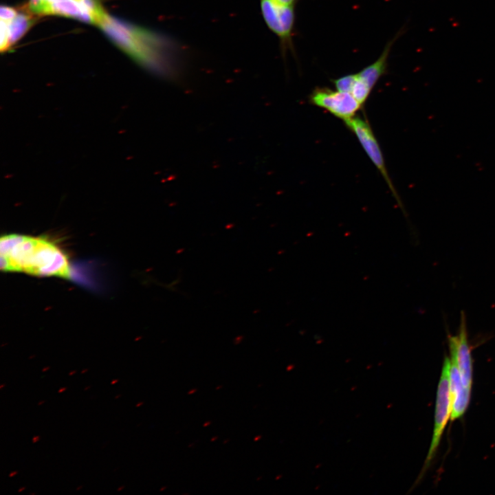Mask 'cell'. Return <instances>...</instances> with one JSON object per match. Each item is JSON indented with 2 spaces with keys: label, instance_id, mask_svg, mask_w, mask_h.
<instances>
[{
  "label": "cell",
  "instance_id": "cell-22",
  "mask_svg": "<svg viewBox=\"0 0 495 495\" xmlns=\"http://www.w3.org/2000/svg\"><path fill=\"white\" fill-rule=\"evenodd\" d=\"M89 368H85L81 371V373H85V372L88 371Z\"/></svg>",
  "mask_w": 495,
  "mask_h": 495
},
{
  "label": "cell",
  "instance_id": "cell-32",
  "mask_svg": "<svg viewBox=\"0 0 495 495\" xmlns=\"http://www.w3.org/2000/svg\"><path fill=\"white\" fill-rule=\"evenodd\" d=\"M30 494H31V495H34L35 493H34V492H31V493H30Z\"/></svg>",
  "mask_w": 495,
  "mask_h": 495
},
{
  "label": "cell",
  "instance_id": "cell-28",
  "mask_svg": "<svg viewBox=\"0 0 495 495\" xmlns=\"http://www.w3.org/2000/svg\"><path fill=\"white\" fill-rule=\"evenodd\" d=\"M89 388H90V386H87V387H85V388H84V390H87L89 389Z\"/></svg>",
  "mask_w": 495,
  "mask_h": 495
},
{
  "label": "cell",
  "instance_id": "cell-15",
  "mask_svg": "<svg viewBox=\"0 0 495 495\" xmlns=\"http://www.w3.org/2000/svg\"><path fill=\"white\" fill-rule=\"evenodd\" d=\"M17 473H18L17 471L12 472L10 473L9 477H12V476H14V475H16Z\"/></svg>",
  "mask_w": 495,
  "mask_h": 495
},
{
  "label": "cell",
  "instance_id": "cell-8",
  "mask_svg": "<svg viewBox=\"0 0 495 495\" xmlns=\"http://www.w3.org/2000/svg\"><path fill=\"white\" fill-rule=\"evenodd\" d=\"M33 13L30 11L18 12L10 21L1 20V52L9 50L15 44L32 25Z\"/></svg>",
  "mask_w": 495,
  "mask_h": 495
},
{
  "label": "cell",
  "instance_id": "cell-25",
  "mask_svg": "<svg viewBox=\"0 0 495 495\" xmlns=\"http://www.w3.org/2000/svg\"><path fill=\"white\" fill-rule=\"evenodd\" d=\"M45 402V401H41L40 402L38 403V405L40 406V405H41L42 404H44Z\"/></svg>",
  "mask_w": 495,
  "mask_h": 495
},
{
  "label": "cell",
  "instance_id": "cell-29",
  "mask_svg": "<svg viewBox=\"0 0 495 495\" xmlns=\"http://www.w3.org/2000/svg\"><path fill=\"white\" fill-rule=\"evenodd\" d=\"M5 385H6L5 384H2L0 386V388H2Z\"/></svg>",
  "mask_w": 495,
  "mask_h": 495
},
{
  "label": "cell",
  "instance_id": "cell-26",
  "mask_svg": "<svg viewBox=\"0 0 495 495\" xmlns=\"http://www.w3.org/2000/svg\"><path fill=\"white\" fill-rule=\"evenodd\" d=\"M107 443H109V441H107L105 443L103 444L102 448H104Z\"/></svg>",
  "mask_w": 495,
  "mask_h": 495
},
{
  "label": "cell",
  "instance_id": "cell-20",
  "mask_svg": "<svg viewBox=\"0 0 495 495\" xmlns=\"http://www.w3.org/2000/svg\"><path fill=\"white\" fill-rule=\"evenodd\" d=\"M50 366L45 367V368H43L42 369V371H43V372H45V371H47V370L50 369Z\"/></svg>",
  "mask_w": 495,
  "mask_h": 495
},
{
  "label": "cell",
  "instance_id": "cell-9",
  "mask_svg": "<svg viewBox=\"0 0 495 495\" xmlns=\"http://www.w3.org/2000/svg\"><path fill=\"white\" fill-rule=\"evenodd\" d=\"M397 36L393 38L386 45L380 56L372 64L364 68L358 74V76L372 89L380 78L386 72L387 60L391 47Z\"/></svg>",
  "mask_w": 495,
  "mask_h": 495
},
{
  "label": "cell",
  "instance_id": "cell-11",
  "mask_svg": "<svg viewBox=\"0 0 495 495\" xmlns=\"http://www.w3.org/2000/svg\"><path fill=\"white\" fill-rule=\"evenodd\" d=\"M356 78L357 74L346 75L334 80L333 84L337 90L351 93Z\"/></svg>",
  "mask_w": 495,
  "mask_h": 495
},
{
  "label": "cell",
  "instance_id": "cell-16",
  "mask_svg": "<svg viewBox=\"0 0 495 495\" xmlns=\"http://www.w3.org/2000/svg\"><path fill=\"white\" fill-rule=\"evenodd\" d=\"M66 390H67V387H62L61 388H60V389L58 390V392L60 393L64 392V391Z\"/></svg>",
  "mask_w": 495,
  "mask_h": 495
},
{
  "label": "cell",
  "instance_id": "cell-13",
  "mask_svg": "<svg viewBox=\"0 0 495 495\" xmlns=\"http://www.w3.org/2000/svg\"><path fill=\"white\" fill-rule=\"evenodd\" d=\"M283 4L294 6L299 0H275Z\"/></svg>",
  "mask_w": 495,
  "mask_h": 495
},
{
  "label": "cell",
  "instance_id": "cell-14",
  "mask_svg": "<svg viewBox=\"0 0 495 495\" xmlns=\"http://www.w3.org/2000/svg\"><path fill=\"white\" fill-rule=\"evenodd\" d=\"M39 439H40V436H38V435H35V436H34V437L32 438V442H33L34 443H36L37 441H39Z\"/></svg>",
  "mask_w": 495,
  "mask_h": 495
},
{
  "label": "cell",
  "instance_id": "cell-24",
  "mask_svg": "<svg viewBox=\"0 0 495 495\" xmlns=\"http://www.w3.org/2000/svg\"><path fill=\"white\" fill-rule=\"evenodd\" d=\"M82 487H83L82 485H80V486H79L78 487H77V488L76 489V491H78V490H80L81 488H82Z\"/></svg>",
  "mask_w": 495,
  "mask_h": 495
},
{
  "label": "cell",
  "instance_id": "cell-4",
  "mask_svg": "<svg viewBox=\"0 0 495 495\" xmlns=\"http://www.w3.org/2000/svg\"><path fill=\"white\" fill-rule=\"evenodd\" d=\"M260 10L267 28L279 38L282 49L291 47L295 21L294 6L275 0H260Z\"/></svg>",
  "mask_w": 495,
  "mask_h": 495
},
{
  "label": "cell",
  "instance_id": "cell-1",
  "mask_svg": "<svg viewBox=\"0 0 495 495\" xmlns=\"http://www.w3.org/2000/svg\"><path fill=\"white\" fill-rule=\"evenodd\" d=\"M98 27L113 43L144 69L170 80L179 78L181 50L173 39L107 13Z\"/></svg>",
  "mask_w": 495,
  "mask_h": 495
},
{
  "label": "cell",
  "instance_id": "cell-18",
  "mask_svg": "<svg viewBox=\"0 0 495 495\" xmlns=\"http://www.w3.org/2000/svg\"><path fill=\"white\" fill-rule=\"evenodd\" d=\"M124 488V485H122L118 488L117 492L122 491Z\"/></svg>",
  "mask_w": 495,
  "mask_h": 495
},
{
  "label": "cell",
  "instance_id": "cell-3",
  "mask_svg": "<svg viewBox=\"0 0 495 495\" xmlns=\"http://www.w3.org/2000/svg\"><path fill=\"white\" fill-rule=\"evenodd\" d=\"M450 358L445 357L437 391L433 435L428 453L419 478L424 475L434 457L446 426L451 415L449 385Z\"/></svg>",
  "mask_w": 495,
  "mask_h": 495
},
{
  "label": "cell",
  "instance_id": "cell-23",
  "mask_svg": "<svg viewBox=\"0 0 495 495\" xmlns=\"http://www.w3.org/2000/svg\"><path fill=\"white\" fill-rule=\"evenodd\" d=\"M144 404V402H140V403H138V404H136V407H139L140 405H142V404Z\"/></svg>",
  "mask_w": 495,
  "mask_h": 495
},
{
  "label": "cell",
  "instance_id": "cell-10",
  "mask_svg": "<svg viewBox=\"0 0 495 495\" xmlns=\"http://www.w3.org/2000/svg\"><path fill=\"white\" fill-rule=\"evenodd\" d=\"M371 91V89L363 82L357 74L356 80L351 91L352 96L362 105L368 98Z\"/></svg>",
  "mask_w": 495,
  "mask_h": 495
},
{
  "label": "cell",
  "instance_id": "cell-30",
  "mask_svg": "<svg viewBox=\"0 0 495 495\" xmlns=\"http://www.w3.org/2000/svg\"><path fill=\"white\" fill-rule=\"evenodd\" d=\"M94 398H96V395H92V396L90 397L91 399H94Z\"/></svg>",
  "mask_w": 495,
  "mask_h": 495
},
{
  "label": "cell",
  "instance_id": "cell-7",
  "mask_svg": "<svg viewBox=\"0 0 495 495\" xmlns=\"http://www.w3.org/2000/svg\"><path fill=\"white\" fill-rule=\"evenodd\" d=\"M450 353L455 357L464 387L472 389L473 360L468 342L465 316L461 314L459 329L457 335L448 336Z\"/></svg>",
  "mask_w": 495,
  "mask_h": 495
},
{
  "label": "cell",
  "instance_id": "cell-6",
  "mask_svg": "<svg viewBox=\"0 0 495 495\" xmlns=\"http://www.w3.org/2000/svg\"><path fill=\"white\" fill-rule=\"evenodd\" d=\"M310 101L344 122L354 117L362 106L351 93L327 88L316 89L310 96Z\"/></svg>",
  "mask_w": 495,
  "mask_h": 495
},
{
  "label": "cell",
  "instance_id": "cell-12",
  "mask_svg": "<svg viewBox=\"0 0 495 495\" xmlns=\"http://www.w3.org/2000/svg\"><path fill=\"white\" fill-rule=\"evenodd\" d=\"M16 9L9 7L8 6H1V20L3 21H10L12 20L18 13Z\"/></svg>",
  "mask_w": 495,
  "mask_h": 495
},
{
  "label": "cell",
  "instance_id": "cell-31",
  "mask_svg": "<svg viewBox=\"0 0 495 495\" xmlns=\"http://www.w3.org/2000/svg\"><path fill=\"white\" fill-rule=\"evenodd\" d=\"M75 1H80V2H82V1H86V0H75Z\"/></svg>",
  "mask_w": 495,
  "mask_h": 495
},
{
  "label": "cell",
  "instance_id": "cell-17",
  "mask_svg": "<svg viewBox=\"0 0 495 495\" xmlns=\"http://www.w3.org/2000/svg\"><path fill=\"white\" fill-rule=\"evenodd\" d=\"M76 373V370H74V371H72L71 372H69L68 375H69V376H71V375L75 374Z\"/></svg>",
  "mask_w": 495,
  "mask_h": 495
},
{
  "label": "cell",
  "instance_id": "cell-5",
  "mask_svg": "<svg viewBox=\"0 0 495 495\" xmlns=\"http://www.w3.org/2000/svg\"><path fill=\"white\" fill-rule=\"evenodd\" d=\"M346 125L355 135L370 160L380 172L399 205L401 202L388 175L379 144L367 121L354 116L344 121Z\"/></svg>",
  "mask_w": 495,
  "mask_h": 495
},
{
  "label": "cell",
  "instance_id": "cell-21",
  "mask_svg": "<svg viewBox=\"0 0 495 495\" xmlns=\"http://www.w3.org/2000/svg\"><path fill=\"white\" fill-rule=\"evenodd\" d=\"M25 489V487H22L18 490V492H21L23 491Z\"/></svg>",
  "mask_w": 495,
  "mask_h": 495
},
{
  "label": "cell",
  "instance_id": "cell-2",
  "mask_svg": "<svg viewBox=\"0 0 495 495\" xmlns=\"http://www.w3.org/2000/svg\"><path fill=\"white\" fill-rule=\"evenodd\" d=\"M1 270L36 276H55L70 280L72 270L65 252L48 239L19 234H8L0 240Z\"/></svg>",
  "mask_w": 495,
  "mask_h": 495
},
{
  "label": "cell",
  "instance_id": "cell-27",
  "mask_svg": "<svg viewBox=\"0 0 495 495\" xmlns=\"http://www.w3.org/2000/svg\"><path fill=\"white\" fill-rule=\"evenodd\" d=\"M121 396H122V395H121V394H119V395H116V396L115 397V399H118V398H119V397H121Z\"/></svg>",
  "mask_w": 495,
  "mask_h": 495
},
{
  "label": "cell",
  "instance_id": "cell-33",
  "mask_svg": "<svg viewBox=\"0 0 495 495\" xmlns=\"http://www.w3.org/2000/svg\"><path fill=\"white\" fill-rule=\"evenodd\" d=\"M118 469V468H116L113 470V472L116 471Z\"/></svg>",
  "mask_w": 495,
  "mask_h": 495
},
{
  "label": "cell",
  "instance_id": "cell-19",
  "mask_svg": "<svg viewBox=\"0 0 495 495\" xmlns=\"http://www.w3.org/2000/svg\"><path fill=\"white\" fill-rule=\"evenodd\" d=\"M118 382V379H116V380H112V381L111 382V384H114L117 383Z\"/></svg>",
  "mask_w": 495,
  "mask_h": 495
}]
</instances>
